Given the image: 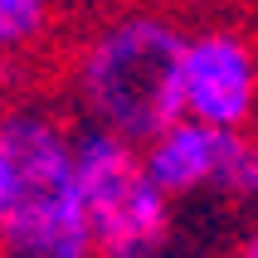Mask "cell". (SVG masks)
I'll return each instance as SVG.
<instances>
[{
	"mask_svg": "<svg viewBox=\"0 0 258 258\" xmlns=\"http://www.w3.org/2000/svg\"><path fill=\"white\" fill-rule=\"evenodd\" d=\"M224 258H258V224H248V229L234 239V248H229Z\"/></svg>",
	"mask_w": 258,
	"mask_h": 258,
	"instance_id": "7",
	"label": "cell"
},
{
	"mask_svg": "<svg viewBox=\"0 0 258 258\" xmlns=\"http://www.w3.org/2000/svg\"><path fill=\"white\" fill-rule=\"evenodd\" d=\"M180 117L215 132H258V34L200 25L180 49Z\"/></svg>",
	"mask_w": 258,
	"mask_h": 258,
	"instance_id": "4",
	"label": "cell"
},
{
	"mask_svg": "<svg viewBox=\"0 0 258 258\" xmlns=\"http://www.w3.org/2000/svg\"><path fill=\"white\" fill-rule=\"evenodd\" d=\"M185 25L161 10H122L102 20L63 58V107L83 132H107L132 146L156 142L180 122V49Z\"/></svg>",
	"mask_w": 258,
	"mask_h": 258,
	"instance_id": "2",
	"label": "cell"
},
{
	"mask_svg": "<svg viewBox=\"0 0 258 258\" xmlns=\"http://www.w3.org/2000/svg\"><path fill=\"white\" fill-rule=\"evenodd\" d=\"M78 180L93 258H161L171 248L175 200L151 180L142 146L107 132H83Z\"/></svg>",
	"mask_w": 258,
	"mask_h": 258,
	"instance_id": "3",
	"label": "cell"
},
{
	"mask_svg": "<svg viewBox=\"0 0 258 258\" xmlns=\"http://www.w3.org/2000/svg\"><path fill=\"white\" fill-rule=\"evenodd\" d=\"M78 137L63 98H0V248L10 258H93L78 180Z\"/></svg>",
	"mask_w": 258,
	"mask_h": 258,
	"instance_id": "1",
	"label": "cell"
},
{
	"mask_svg": "<svg viewBox=\"0 0 258 258\" xmlns=\"http://www.w3.org/2000/svg\"><path fill=\"white\" fill-rule=\"evenodd\" d=\"M229 146H234V132H215V127H200V122L180 117L156 142L142 146V156H146L151 180L180 205V200H195V195H219Z\"/></svg>",
	"mask_w": 258,
	"mask_h": 258,
	"instance_id": "5",
	"label": "cell"
},
{
	"mask_svg": "<svg viewBox=\"0 0 258 258\" xmlns=\"http://www.w3.org/2000/svg\"><path fill=\"white\" fill-rule=\"evenodd\" d=\"M58 34V5L54 0H0V58L29 73Z\"/></svg>",
	"mask_w": 258,
	"mask_h": 258,
	"instance_id": "6",
	"label": "cell"
},
{
	"mask_svg": "<svg viewBox=\"0 0 258 258\" xmlns=\"http://www.w3.org/2000/svg\"><path fill=\"white\" fill-rule=\"evenodd\" d=\"M20 78H25V73L15 69V63H5V58H0V98H10L15 88H25V83H20Z\"/></svg>",
	"mask_w": 258,
	"mask_h": 258,
	"instance_id": "8",
	"label": "cell"
},
{
	"mask_svg": "<svg viewBox=\"0 0 258 258\" xmlns=\"http://www.w3.org/2000/svg\"><path fill=\"white\" fill-rule=\"evenodd\" d=\"M0 258H10V253H5V248H0Z\"/></svg>",
	"mask_w": 258,
	"mask_h": 258,
	"instance_id": "9",
	"label": "cell"
}]
</instances>
